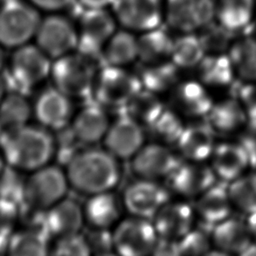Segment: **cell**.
Returning a JSON list of instances; mask_svg holds the SVG:
<instances>
[{
  "mask_svg": "<svg viewBox=\"0 0 256 256\" xmlns=\"http://www.w3.org/2000/svg\"><path fill=\"white\" fill-rule=\"evenodd\" d=\"M52 254L58 256H87L91 255L86 238L80 233L64 235L56 238Z\"/></svg>",
  "mask_w": 256,
  "mask_h": 256,
  "instance_id": "cell-43",
  "label": "cell"
},
{
  "mask_svg": "<svg viewBox=\"0 0 256 256\" xmlns=\"http://www.w3.org/2000/svg\"><path fill=\"white\" fill-rule=\"evenodd\" d=\"M168 25L181 32L193 33L212 22L215 16L213 0H167Z\"/></svg>",
  "mask_w": 256,
  "mask_h": 256,
  "instance_id": "cell-13",
  "label": "cell"
},
{
  "mask_svg": "<svg viewBox=\"0 0 256 256\" xmlns=\"http://www.w3.org/2000/svg\"><path fill=\"white\" fill-rule=\"evenodd\" d=\"M52 59L36 44L14 49L10 59V73L15 82L29 88L41 83L51 73Z\"/></svg>",
  "mask_w": 256,
  "mask_h": 256,
  "instance_id": "cell-11",
  "label": "cell"
},
{
  "mask_svg": "<svg viewBox=\"0 0 256 256\" xmlns=\"http://www.w3.org/2000/svg\"><path fill=\"white\" fill-rule=\"evenodd\" d=\"M205 85L199 80L179 81L170 91V105L182 117L205 118L214 100Z\"/></svg>",
  "mask_w": 256,
  "mask_h": 256,
  "instance_id": "cell-17",
  "label": "cell"
},
{
  "mask_svg": "<svg viewBox=\"0 0 256 256\" xmlns=\"http://www.w3.org/2000/svg\"><path fill=\"white\" fill-rule=\"evenodd\" d=\"M7 166L6 162H5V159L3 157V154L1 152V149H0V174L2 173V171L5 169V167Z\"/></svg>",
  "mask_w": 256,
  "mask_h": 256,
  "instance_id": "cell-53",
  "label": "cell"
},
{
  "mask_svg": "<svg viewBox=\"0 0 256 256\" xmlns=\"http://www.w3.org/2000/svg\"><path fill=\"white\" fill-rule=\"evenodd\" d=\"M96 74L92 57L72 52L53 60L50 76L54 87L72 98L92 94Z\"/></svg>",
  "mask_w": 256,
  "mask_h": 256,
  "instance_id": "cell-4",
  "label": "cell"
},
{
  "mask_svg": "<svg viewBox=\"0 0 256 256\" xmlns=\"http://www.w3.org/2000/svg\"><path fill=\"white\" fill-rule=\"evenodd\" d=\"M35 44L52 60L72 53L78 46V29L66 17L52 13L41 19Z\"/></svg>",
  "mask_w": 256,
  "mask_h": 256,
  "instance_id": "cell-8",
  "label": "cell"
},
{
  "mask_svg": "<svg viewBox=\"0 0 256 256\" xmlns=\"http://www.w3.org/2000/svg\"><path fill=\"white\" fill-rule=\"evenodd\" d=\"M8 254L13 256H43L49 253L47 233L38 228H29L10 235Z\"/></svg>",
  "mask_w": 256,
  "mask_h": 256,
  "instance_id": "cell-33",
  "label": "cell"
},
{
  "mask_svg": "<svg viewBox=\"0 0 256 256\" xmlns=\"http://www.w3.org/2000/svg\"><path fill=\"white\" fill-rule=\"evenodd\" d=\"M111 6L115 19L128 30L145 32L162 21L160 0H114Z\"/></svg>",
  "mask_w": 256,
  "mask_h": 256,
  "instance_id": "cell-15",
  "label": "cell"
},
{
  "mask_svg": "<svg viewBox=\"0 0 256 256\" xmlns=\"http://www.w3.org/2000/svg\"><path fill=\"white\" fill-rule=\"evenodd\" d=\"M200 31L201 32L198 36L206 54L226 53L234 42V33L219 23L214 24L213 22H210L202 29H200Z\"/></svg>",
  "mask_w": 256,
  "mask_h": 256,
  "instance_id": "cell-40",
  "label": "cell"
},
{
  "mask_svg": "<svg viewBox=\"0 0 256 256\" xmlns=\"http://www.w3.org/2000/svg\"><path fill=\"white\" fill-rule=\"evenodd\" d=\"M4 47L2 45H0V71L2 70V68L4 67V64H5V52H4Z\"/></svg>",
  "mask_w": 256,
  "mask_h": 256,
  "instance_id": "cell-52",
  "label": "cell"
},
{
  "mask_svg": "<svg viewBox=\"0 0 256 256\" xmlns=\"http://www.w3.org/2000/svg\"><path fill=\"white\" fill-rule=\"evenodd\" d=\"M216 136L206 121L185 125L176 143L179 155L184 160L205 162L210 158L217 143Z\"/></svg>",
  "mask_w": 256,
  "mask_h": 256,
  "instance_id": "cell-21",
  "label": "cell"
},
{
  "mask_svg": "<svg viewBox=\"0 0 256 256\" xmlns=\"http://www.w3.org/2000/svg\"><path fill=\"white\" fill-rule=\"evenodd\" d=\"M110 123L104 107L96 103L79 110L72 117L70 128L77 141L91 145L103 141Z\"/></svg>",
  "mask_w": 256,
  "mask_h": 256,
  "instance_id": "cell-23",
  "label": "cell"
},
{
  "mask_svg": "<svg viewBox=\"0 0 256 256\" xmlns=\"http://www.w3.org/2000/svg\"><path fill=\"white\" fill-rule=\"evenodd\" d=\"M32 114L33 106L22 94H5L0 103V123L5 131L28 124Z\"/></svg>",
  "mask_w": 256,
  "mask_h": 256,
  "instance_id": "cell-36",
  "label": "cell"
},
{
  "mask_svg": "<svg viewBox=\"0 0 256 256\" xmlns=\"http://www.w3.org/2000/svg\"><path fill=\"white\" fill-rule=\"evenodd\" d=\"M81 7L85 9H99L106 8L109 5H112L114 0H77Z\"/></svg>",
  "mask_w": 256,
  "mask_h": 256,
  "instance_id": "cell-49",
  "label": "cell"
},
{
  "mask_svg": "<svg viewBox=\"0 0 256 256\" xmlns=\"http://www.w3.org/2000/svg\"><path fill=\"white\" fill-rule=\"evenodd\" d=\"M19 172L8 165L2 171L0 174V198L17 204L24 203L25 179L19 175Z\"/></svg>",
  "mask_w": 256,
  "mask_h": 256,
  "instance_id": "cell-42",
  "label": "cell"
},
{
  "mask_svg": "<svg viewBox=\"0 0 256 256\" xmlns=\"http://www.w3.org/2000/svg\"><path fill=\"white\" fill-rule=\"evenodd\" d=\"M179 70L171 60H165L143 64L137 75L142 88L160 95L170 92L178 84L180 81Z\"/></svg>",
  "mask_w": 256,
  "mask_h": 256,
  "instance_id": "cell-29",
  "label": "cell"
},
{
  "mask_svg": "<svg viewBox=\"0 0 256 256\" xmlns=\"http://www.w3.org/2000/svg\"><path fill=\"white\" fill-rule=\"evenodd\" d=\"M138 39V59L143 64L170 60L173 39L159 27L142 32Z\"/></svg>",
  "mask_w": 256,
  "mask_h": 256,
  "instance_id": "cell-32",
  "label": "cell"
},
{
  "mask_svg": "<svg viewBox=\"0 0 256 256\" xmlns=\"http://www.w3.org/2000/svg\"><path fill=\"white\" fill-rule=\"evenodd\" d=\"M211 237L202 229H192L176 241V255L197 256L209 254L211 250Z\"/></svg>",
  "mask_w": 256,
  "mask_h": 256,
  "instance_id": "cell-41",
  "label": "cell"
},
{
  "mask_svg": "<svg viewBox=\"0 0 256 256\" xmlns=\"http://www.w3.org/2000/svg\"><path fill=\"white\" fill-rule=\"evenodd\" d=\"M252 240L256 243V212L248 215V218L246 220Z\"/></svg>",
  "mask_w": 256,
  "mask_h": 256,
  "instance_id": "cell-51",
  "label": "cell"
},
{
  "mask_svg": "<svg viewBox=\"0 0 256 256\" xmlns=\"http://www.w3.org/2000/svg\"><path fill=\"white\" fill-rule=\"evenodd\" d=\"M91 254H110L114 252L112 232L109 229L92 228L85 236Z\"/></svg>",
  "mask_w": 256,
  "mask_h": 256,
  "instance_id": "cell-44",
  "label": "cell"
},
{
  "mask_svg": "<svg viewBox=\"0 0 256 256\" xmlns=\"http://www.w3.org/2000/svg\"><path fill=\"white\" fill-rule=\"evenodd\" d=\"M134 173L143 179H166L182 161L168 145L154 142L143 145L131 158Z\"/></svg>",
  "mask_w": 256,
  "mask_h": 256,
  "instance_id": "cell-14",
  "label": "cell"
},
{
  "mask_svg": "<svg viewBox=\"0 0 256 256\" xmlns=\"http://www.w3.org/2000/svg\"><path fill=\"white\" fill-rule=\"evenodd\" d=\"M114 251L123 256L153 254L158 235L152 220L131 216L120 220L112 231Z\"/></svg>",
  "mask_w": 256,
  "mask_h": 256,
  "instance_id": "cell-7",
  "label": "cell"
},
{
  "mask_svg": "<svg viewBox=\"0 0 256 256\" xmlns=\"http://www.w3.org/2000/svg\"><path fill=\"white\" fill-rule=\"evenodd\" d=\"M144 138L143 126L125 114L110 123L103 143L117 159H131L144 145Z\"/></svg>",
  "mask_w": 256,
  "mask_h": 256,
  "instance_id": "cell-16",
  "label": "cell"
},
{
  "mask_svg": "<svg viewBox=\"0 0 256 256\" xmlns=\"http://www.w3.org/2000/svg\"><path fill=\"white\" fill-rule=\"evenodd\" d=\"M194 208L185 201L166 202L151 219L161 239L177 241L194 228Z\"/></svg>",
  "mask_w": 256,
  "mask_h": 256,
  "instance_id": "cell-18",
  "label": "cell"
},
{
  "mask_svg": "<svg viewBox=\"0 0 256 256\" xmlns=\"http://www.w3.org/2000/svg\"><path fill=\"white\" fill-rule=\"evenodd\" d=\"M38 10H43L51 13L61 11L70 7L75 0H27Z\"/></svg>",
  "mask_w": 256,
  "mask_h": 256,
  "instance_id": "cell-48",
  "label": "cell"
},
{
  "mask_svg": "<svg viewBox=\"0 0 256 256\" xmlns=\"http://www.w3.org/2000/svg\"><path fill=\"white\" fill-rule=\"evenodd\" d=\"M41 17L28 1L6 0L0 7V45L16 49L34 39Z\"/></svg>",
  "mask_w": 256,
  "mask_h": 256,
  "instance_id": "cell-3",
  "label": "cell"
},
{
  "mask_svg": "<svg viewBox=\"0 0 256 256\" xmlns=\"http://www.w3.org/2000/svg\"><path fill=\"white\" fill-rule=\"evenodd\" d=\"M169 190L156 180L139 178L124 190L123 207L131 216L152 219L158 210L170 200Z\"/></svg>",
  "mask_w": 256,
  "mask_h": 256,
  "instance_id": "cell-10",
  "label": "cell"
},
{
  "mask_svg": "<svg viewBox=\"0 0 256 256\" xmlns=\"http://www.w3.org/2000/svg\"><path fill=\"white\" fill-rule=\"evenodd\" d=\"M240 142L249 154L251 168L256 167V123L247 121L245 126L237 133Z\"/></svg>",
  "mask_w": 256,
  "mask_h": 256,
  "instance_id": "cell-46",
  "label": "cell"
},
{
  "mask_svg": "<svg viewBox=\"0 0 256 256\" xmlns=\"http://www.w3.org/2000/svg\"><path fill=\"white\" fill-rule=\"evenodd\" d=\"M114 15L105 8L85 9L79 22V52L92 57L102 56V49L108 39L114 34L116 27Z\"/></svg>",
  "mask_w": 256,
  "mask_h": 256,
  "instance_id": "cell-9",
  "label": "cell"
},
{
  "mask_svg": "<svg viewBox=\"0 0 256 256\" xmlns=\"http://www.w3.org/2000/svg\"><path fill=\"white\" fill-rule=\"evenodd\" d=\"M142 88L139 77L125 67L106 65L97 71L92 94L96 102L108 108H125Z\"/></svg>",
  "mask_w": 256,
  "mask_h": 256,
  "instance_id": "cell-5",
  "label": "cell"
},
{
  "mask_svg": "<svg viewBox=\"0 0 256 256\" xmlns=\"http://www.w3.org/2000/svg\"><path fill=\"white\" fill-rule=\"evenodd\" d=\"M5 96V90H4V84H3V81L2 79L0 78V103L3 99V97Z\"/></svg>",
  "mask_w": 256,
  "mask_h": 256,
  "instance_id": "cell-54",
  "label": "cell"
},
{
  "mask_svg": "<svg viewBox=\"0 0 256 256\" xmlns=\"http://www.w3.org/2000/svg\"><path fill=\"white\" fill-rule=\"evenodd\" d=\"M195 215L203 224L213 227L231 216L233 204L228 187L216 183L195 198Z\"/></svg>",
  "mask_w": 256,
  "mask_h": 256,
  "instance_id": "cell-25",
  "label": "cell"
},
{
  "mask_svg": "<svg viewBox=\"0 0 256 256\" xmlns=\"http://www.w3.org/2000/svg\"><path fill=\"white\" fill-rule=\"evenodd\" d=\"M0 149L8 166L20 172H32L50 162L56 150V141L49 130L41 125L26 124L6 130L0 141Z\"/></svg>",
  "mask_w": 256,
  "mask_h": 256,
  "instance_id": "cell-2",
  "label": "cell"
},
{
  "mask_svg": "<svg viewBox=\"0 0 256 256\" xmlns=\"http://www.w3.org/2000/svg\"><path fill=\"white\" fill-rule=\"evenodd\" d=\"M11 232L0 231V255L7 253Z\"/></svg>",
  "mask_w": 256,
  "mask_h": 256,
  "instance_id": "cell-50",
  "label": "cell"
},
{
  "mask_svg": "<svg viewBox=\"0 0 256 256\" xmlns=\"http://www.w3.org/2000/svg\"><path fill=\"white\" fill-rule=\"evenodd\" d=\"M65 172L69 186L88 196L112 191L120 179L118 159L106 149L74 152L66 162Z\"/></svg>",
  "mask_w": 256,
  "mask_h": 256,
  "instance_id": "cell-1",
  "label": "cell"
},
{
  "mask_svg": "<svg viewBox=\"0 0 256 256\" xmlns=\"http://www.w3.org/2000/svg\"><path fill=\"white\" fill-rule=\"evenodd\" d=\"M212 245L223 254H239L253 242L247 222L236 217H228L212 227Z\"/></svg>",
  "mask_w": 256,
  "mask_h": 256,
  "instance_id": "cell-24",
  "label": "cell"
},
{
  "mask_svg": "<svg viewBox=\"0 0 256 256\" xmlns=\"http://www.w3.org/2000/svg\"><path fill=\"white\" fill-rule=\"evenodd\" d=\"M241 102L247 116V121L256 123V82H245L236 96Z\"/></svg>",
  "mask_w": 256,
  "mask_h": 256,
  "instance_id": "cell-45",
  "label": "cell"
},
{
  "mask_svg": "<svg viewBox=\"0 0 256 256\" xmlns=\"http://www.w3.org/2000/svg\"><path fill=\"white\" fill-rule=\"evenodd\" d=\"M19 204L0 198V231L11 232V226L18 217Z\"/></svg>",
  "mask_w": 256,
  "mask_h": 256,
  "instance_id": "cell-47",
  "label": "cell"
},
{
  "mask_svg": "<svg viewBox=\"0 0 256 256\" xmlns=\"http://www.w3.org/2000/svg\"><path fill=\"white\" fill-rule=\"evenodd\" d=\"M122 200L112 191L90 195L83 206L85 222L92 228L110 229L120 221Z\"/></svg>",
  "mask_w": 256,
  "mask_h": 256,
  "instance_id": "cell-27",
  "label": "cell"
},
{
  "mask_svg": "<svg viewBox=\"0 0 256 256\" xmlns=\"http://www.w3.org/2000/svg\"><path fill=\"white\" fill-rule=\"evenodd\" d=\"M165 108L158 94L144 88H141L125 106L126 114L143 127L149 126Z\"/></svg>",
  "mask_w": 256,
  "mask_h": 256,
  "instance_id": "cell-35",
  "label": "cell"
},
{
  "mask_svg": "<svg viewBox=\"0 0 256 256\" xmlns=\"http://www.w3.org/2000/svg\"><path fill=\"white\" fill-rule=\"evenodd\" d=\"M184 127L182 116L172 108H165L146 128L155 142L171 145L177 143Z\"/></svg>",
  "mask_w": 256,
  "mask_h": 256,
  "instance_id": "cell-38",
  "label": "cell"
},
{
  "mask_svg": "<svg viewBox=\"0 0 256 256\" xmlns=\"http://www.w3.org/2000/svg\"><path fill=\"white\" fill-rule=\"evenodd\" d=\"M4 133H5V129L3 128V126H2L1 123H0V141H1V139H2V137H3V135H4Z\"/></svg>",
  "mask_w": 256,
  "mask_h": 256,
  "instance_id": "cell-55",
  "label": "cell"
},
{
  "mask_svg": "<svg viewBox=\"0 0 256 256\" xmlns=\"http://www.w3.org/2000/svg\"><path fill=\"white\" fill-rule=\"evenodd\" d=\"M227 53L236 75L244 82H256V39L236 40Z\"/></svg>",
  "mask_w": 256,
  "mask_h": 256,
  "instance_id": "cell-34",
  "label": "cell"
},
{
  "mask_svg": "<svg viewBox=\"0 0 256 256\" xmlns=\"http://www.w3.org/2000/svg\"><path fill=\"white\" fill-rule=\"evenodd\" d=\"M108 65L126 67L138 59V39L127 30L115 31L102 49Z\"/></svg>",
  "mask_w": 256,
  "mask_h": 256,
  "instance_id": "cell-31",
  "label": "cell"
},
{
  "mask_svg": "<svg viewBox=\"0 0 256 256\" xmlns=\"http://www.w3.org/2000/svg\"><path fill=\"white\" fill-rule=\"evenodd\" d=\"M209 159L216 177L229 183L251 168L249 154L238 141L216 143Z\"/></svg>",
  "mask_w": 256,
  "mask_h": 256,
  "instance_id": "cell-20",
  "label": "cell"
},
{
  "mask_svg": "<svg viewBox=\"0 0 256 256\" xmlns=\"http://www.w3.org/2000/svg\"><path fill=\"white\" fill-rule=\"evenodd\" d=\"M228 191L234 208L247 215L256 212V170L231 181Z\"/></svg>",
  "mask_w": 256,
  "mask_h": 256,
  "instance_id": "cell-39",
  "label": "cell"
},
{
  "mask_svg": "<svg viewBox=\"0 0 256 256\" xmlns=\"http://www.w3.org/2000/svg\"><path fill=\"white\" fill-rule=\"evenodd\" d=\"M206 52L198 35L193 33H182L173 39L170 60L179 69L196 67Z\"/></svg>",
  "mask_w": 256,
  "mask_h": 256,
  "instance_id": "cell-37",
  "label": "cell"
},
{
  "mask_svg": "<svg viewBox=\"0 0 256 256\" xmlns=\"http://www.w3.org/2000/svg\"><path fill=\"white\" fill-rule=\"evenodd\" d=\"M216 135L237 134L247 123L244 108L237 97H227L213 103L205 117Z\"/></svg>",
  "mask_w": 256,
  "mask_h": 256,
  "instance_id": "cell-26",
  "label": "cell"
},
{
  "mask_svg": "<svg viewBox=\"0 0 256 256\" xmlns=\"http://www.w3.org/2000/svg\"><path fill=\"white\" fill-rule=\"evenodd\" d=\"M195 68L197 80L207 88H226L237 76L228 53L205 54Z\"/></svg>",
  "mask_w": 256,
  "mask_h": 256,
  "instance_id": "cell-28",
  "label": "cell"
},
{
  "mask_svg": "<svg viewBox=\"0 0 256 256\" xmlns=\"http://www.w3.org/2000/svg\"><path fill=\"white\" fill-rule=\"evenodd\" d=\"M211 166L198 161H181L166 180L168 190L183 198H196L216 182Z\"/></svg>",
  "mask_w": 256,
  "mask_h": 256,
  "instance_id": "cell-12",
  "label": "cell"
},
{
  "mask_svg": "<svg viewBox=\"0 0 256 256\" xmlns=\"http://www.w3.org/2000/svg\"><path fill=\"white\" fill-rule=\"evenodd\" d=\"M84 223L83 206L74 199L64 197L44 213L45 230L56 238L80 233Z\"/></svg>",
  "mask_w": 256,
  "mask_h": 256,
  "instance_id": "cell-22",
  "label": "cell"
},
{
  "mask_svg": "<svg viewBox=\"0 0 256 256\" xmlns=\"http://www.w3.org/2000/svg\"><path fill=\"white\" fill-rule=\"evenodd\" d=\"M68 187L65 170L47 164L30 172L25 179L24 203L32 210L46 211L65 197Z\"/></svg>",
  "mask_w": 256,
  "mask_h": 256,
  "instance_id": "cell-6",
  "label": "cell"
},
{
  "mask_svg": "<svg viewBox=\"0 0 256 256\" xmlns=\"http://www.w3.org/2000/svg\"><path fill=\"white\" fill-rule=\"evenodd\" d=\"M254 11L255 0H219L215 5L218 23L233 33L251 24Z\"/></svg>",
  "mask_w": 256,
  "mask_h": 256,
  "instance_id": "cell-30",
  "label": "cell"
},
{
  "mask_svg": "<svg viewBox=\"0 0 256 256\" xmlns=\"http://www.w3.org/2000/svg\"><path fill=\"white\" fill-rule=\"evenodd\" d=\"M33 114L39 124L48 130H61L72 120L70 97L56 87L41 92L33 105Z\"/></svg>",
  "mask_w": 256,
  "mask_h": 256,
  "instance_id": "cell-19",
  "label": "cell"
}]
</instances>
